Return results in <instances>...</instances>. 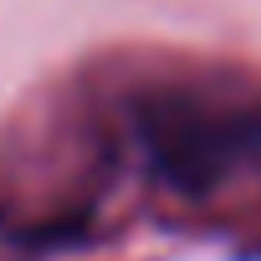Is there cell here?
Wrapping results in <instances>:
<instances>
[{
  "label": "cell",
  "instance_id": "1",
  "mask_svg": "<svg viewBox=\"0 0 261 261\" xmlns=\"http://www.w3.org/2000/svg\"><path fill=\"white\" fill-rule=\"evenodd\" d=\"M139 134L154 174L179 195H205L246 154H261L256 113H215L190 97H149L139 108Z\"/></svg>",
  "mask_w": 261,
  "mask_h": 261
}]
</instances>
